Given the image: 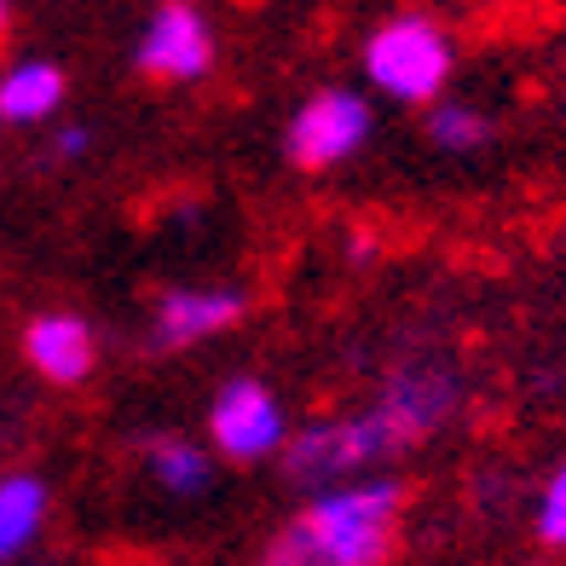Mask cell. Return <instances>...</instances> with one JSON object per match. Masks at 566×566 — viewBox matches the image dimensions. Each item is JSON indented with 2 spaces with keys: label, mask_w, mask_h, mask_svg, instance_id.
<instances>
[{
  "label": "cell",
  "mask_w": 566,
  "mask_h": 566,
  "mask_svg": "<svg viewBox=\"0 0 566 566\" xmlns=\"http://www.w3.org/2000/svg\"><path fill=\"white\" fill-rule=\"evenodd\" d=\"M7 23H12V0H0V35H7Z\"/></svg>",
  "instance_id": "e0dca14e"
},
{
  "label": "cell",
  "mask_w": 566,
  "mask_h": 566,
  "mask_svg": "<svg viewBox=\"0 0 566 566\" xmlns=\"http://www.w3.org/2000/svg\"><path fill=\"white\" fill-rule=\"evenodd\" d=\"M64 105V70L46 64V59H23L12 64L7 75H0V122H46Z\"/></svg>",
  "instance_id": "30bf717a"
},
{
  "label": "cell",
  "mask_w": 566,
  "mask_h": 566,
  "mask_svg": "<svg viewBox=\"0 0 566 566\" xmlns=\"http://www.w3.org/2000/svg\"><path fill=\"white\" fill-rule=\"evenodd\" d=\"M457 399H462V388L446 365H405L388 388H381V399L370 405V417L394 440V451H405V446L428 440L433 428H446Z\"/></svg>",
  "instance_id": "8992f818"
},
{
  "label": "cell",
  "mask_w": 566,
  "mask_h": 566,
  "mask_svg": "<svg viewBox=\"0 0 566 566\" xmlns=\"http://www.w3.org/2000/svg\"><path fill=\"white\" fill-rule=\"evenodd\" d=\"M23 353H30L35 376H46L53 388H75L87 381L98 365V342H93V324L75 318V313H41L23 329Z\"/></svg>",
  "instance_id": "9c48e42d"
},
{
  "label": "cell",
  "mask_w": 566,
  "mask_h": 566,
  "mask_svg": "<svg viewBox=\"0 0 566 566\" xmlns=\"http://www.w3.org/2000/svg\"><path fill=\"white\" fill-rule=\"evenodd\" d=\"M399 509H405L399 480H347V485H324L306 503L301 526L313 532V544L329 555V566H381L394 549Z\"/></svg>",
  "instance_id": "6da1fadb"
},
{
  "label": "cell",
  "mask_w": 566,
  "mask_h": 566,
  "mask_svg": "<svg viewBox=\"0 0 566 566\" xmlns=\"http://www.w3.org/2000/svg\"><path fill=\"white\" fill-rule=\"evenodd\" d=\"M249 313V295L231 283H186L157 301V347H197Z\"/></svg>",
  "instance_id": "ba28073f"
},
{
  "label": "cell",
  "mask_w": 566,
  "mask_h": 566,
  "mask_svg": "<svg viewBox=\"0 0 566 566\" xmlns=\"http://www.w3.org/2000/svg\"><path fill=\"white\" fill-rule=\"evenodd\" d=\"M394 457V440L381 433V422L370 417H342V422H313L306 433H295L290 446H283V462H290V474L318 485L324 480H353V474H370L376 462Z\"/></svg>",
  "instance_id": "3957f363"
},
{
  "label": "cell",
  "mask_w": 566,
  "mask_h": 566,
  "mask_svg": "<svg viewBox=\"0 0 566 566\" xmlns=\"http://www.w3.org/2000/svg\"><path fill=\"white\" fill-rule=\"evenodd\" d=\"M537 537H544L549 549H566V462L544 480V492H537V514H532Z\"/></svg>",
  "instance_id": "5bb4252c"
},
{
  "label": "cell",
  "mask_w": 566,
  "mask_h": 566,
  "mask_svg": "<svg viewBox=\"0 0 566 566\" xmlns=\"http://www.w3.org/2000/svg\"><path fill=\"white\" fill-rule=\"evenodd\" d=\"M370 127H376L370 98H358L347 87H324L290 116L283 145H290V163H301V168H342L347 157L365 150Z\"/></svg>",
  "instance_id": "277c9868"
},
{
  "label": "cell",
  "mask_w": 566,
  "mask_h": 566,
  "mask_svg": "<svg viewBox=\"0 0 566 566\" xmlns=\"http://www.w3.org/2000/svg\"><path fill=\"white\" fill-rule=\"evenodd\" d=\"M46 480L35 474H7L0 480V560H18L46 526Z\"/></svg>",
  "instance_id": "8fae6325"
},
{
  "label": "cell",
  "mask_w": 566,
  "mask_h": 566,
  "mask_svg": "<svg viewBox=\"0 0 566 566\" xmlns=\"http://www.w3.org/2000/svg\"><path fill=\"white\" fill-rule=\"evenodd\" d=\"M261 566H329V555L313 544V532H306L301 521H290L261 555Z\"/></svg>",
  "instance_id": "9a60e30c"
},
{
  "label": "cell",
  "mask_w": 566,
  "mask_h": 566,
  "mask_svg": "<svg viewBox=\"0 0 566 566\" xmlns=\"http://www.w3.org/2000/svg\"><path fill=\"white\" fill-rule=\"evenodd\" d=\"M87 145H93V134H87V127H59V134H53V157L75 163V157H82Z\"/></svg>",
  "instance_id": "2e32d148"
},
{
  "label": "cell",
  "mask_w": 566,
  "mask_h": 566,
  "mask_svg": "<svg viewBox=\"0 0 566 566\" xmlns=\"http://www.w3.org/2000/svg\"><path fill=\"white\" fill-rule=\"evenodd\" d=\"M428 139L440 150H451V157H462V150H480L485 139H492V122H485V111H474V105L440 98V105L428 111Z\"/></svg>",
  "instance_id": "4fadbf2b"
},
{
  "label": "cell",
  "mask_w": 566,
  "mask_h": 566,
  "mask_svg": "<svg viewBox=\"0 0 566 566\" xmlns=\"http://www.w3.org/2000/svg\"><path fill=\"white\" fill-rule=\"evenodd\" d=\"M451 35L422 12H399L388 23H376L365 41V75L376 93L399 98V105H433L451 82Z\"/></svg>",
  "instance_id": "7a4b0ae2"
},
{
  "label": "cell",
  "mask_w": 566,
  "mask_h": 566,
  "mask_svg": "<svg viewBox=\"0 0 566 566\" xmlns=\"http://www.w3.org/2000/svg\"><path fill=\"white\" fill-rule=\"evenodd\" d=\"M145 462H150V480L168 485V492H202V485H209V451L197 440H186V433L150 440Z\"/></svg>",
  "instance_id": "7c38bea8"
},
{
  "label": "cell",
  "mask_w": 566,
  "mask_h": 566,
  "mask_svg": "<svg viewBox=\"0 0 566 566\" xmlns=\"http://www.w3.org/2000/svg\"><path fill=\"white\" fill-rule=\"evenodd\" d=\"M209 433H214V451L231 462H266L290 446V422H283V405L272 399L266 381L238 376L226 381L209 405Z\"/></svg>",
  "instance_id": "5b68a950"
},
{
  "label": "cell",
  "mask_w": 566,
  "mask_h": 566,
  "mask_svg": "<svg viewBox=\"0 0 566 566\" xmlns=\"http://www.w3.org/2000/svg\"><path fill=\"white\" fill-rule=\"evenodd\" d=\"M134 64L157 82H197L214 64V30L191 0H163L134 46Z\"/></svg>",
  "instance_id": "52a82bcc"
}]
</instances>
